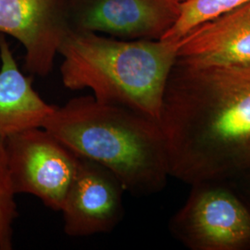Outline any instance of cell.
<instances>
[{
  "mask_svg": "<svg viewBox=\"0 0 250 250\" xmlns=\"http://www.w3.org/2000/svg\"><path fill=\"white\" fill-rule=\"evenodd\" d=\"M170 176L189 185L250 172V66H197L176 59L158 121Z\"/></svg>",
  "mask_w": 250,
  "mask_h": 250,
  "instance_id": "cell-1",
  "label": "cell"
},
{
  "mask_svg": "<svg viewBox=\"0 0 250 250\" xmlns=\"http://www.w3.org/2000/svg\"><path fill=\"white\" fill-rule=\"evenodd\" d=\"M43 127L78 157L110 170L125 192L149 196L167 184L165 140L150 117L84 96L56 107Z\"/></svg>",
  "mask_w": 250,
  "mask_h": 250,
  "instance_id": "cell-2",
  "label": "cell"
},
{
  "mask_svg": "<svg viewBox=\"0 0 250 250\" xmlns=\"http://www.w3.org/2000/svg\"><path fill=\"white\" fill-rule=\"evenodd\" d=\"M177 52V42L125 40L71 30L59 49L61 76L68 89L91 90L99 101L158 122Z\"/></svg>",
  "mask_w": 250,
  "mask_h": 250,
  "instance_id": "cell-3",
  "label": "cell"
},
{
  "mask_svg": "<svg viewBox=\"0 0 250 250\" xmlns=\"http://www.w3.org/2000/svg\"><path fill=\"white\" fill-rule=\"evenodd\" d=\"M170 231L191 250H250V208L229 182L192 185Z\"/></svg>",
  "mask_w": 250,
  "mask_h": 250,
  "instance_id": "cell-4",
  "label": "cell"
},
{
  "mask_svg": "<svg viewBox=\"0 0 250 250\" xmlns=\"http://www.w3.org/2000/svg\"><path fill=\"white\" fill-rule=\"evenodd\" d=\"M6 148L15 194L36 197L46 208L61 212L79 157L44 127L9 136Z\"/></svg>",
  "mask_w": 250,
  "mask_h": 250,
  "instance_id": "cell-5",
  "label": "cell"
},
{
  "mask_svg": "<svg viewBox=\"0 0 250 250\" xmlns=\"http://www.w3.org/2000/svg\"><path fill=\"white\" fill-rule=\"evenodd\" d=\"M179 0H67L72 30L125 40H160L176 22Z\"/></svg>",
  "mask_w": 250,
  "mask_h": 250,
  "instance_id": "cell-6",
  "label": "cell"
},
{
  "mask_svg": "<svg viewBox=\"0 0 250 250\" xmlns=\"http://www.w3.org/2000/svg\"><path fill=\"white\" fill-rule=\"evenodd\" d=\"M71 30L67 0H0V33L23 45L24 69L32 75L45 77L52 72Z\"/></svg>",
  "mask_w": 250,
  "mask_h": 250,
  "instance_id": "cell-7",
  "label": "cell"
},
{
  "mask_svg": "<svg viewBox=\"0 0 250 250\" xmlns=\"http://www.w3.org/2000/svg\"><path fill=\"white\" fill-rule=\"evenodd\" d=\"M125 192L110 170L79 157L61 210L64 232L72 237H84L112 232L124 218Z\"/></svg>",
  "mask_w": 250,
  "mask_h": 250,
  "instance_id": "cell-8",
  "label": "cell"
},
{
  "mask_svg": "<svg viewBox=\"0 0 250 250\" xmlns=\"http://www.w3.org/2000/svg\"><path fill=\"white\" fill-rule=\"evenodd\" d=\"M177 43L183 62L250 66V2L196 27Z\"/></svg>",
  "mask_w": 250,
  "mask_h": 250,
  "instance_id": "cell-9",
  "label": "cell"
},
{
  "mask_svg": "<svg viewBox=\"0 0 250 250\" xmlns=\"http://www.w3.org/2000/svg\"><path fill=\"white\" fill-rule=\"evenodd\" d=\"M0 137L43 127L57 106L46 103L33 87L32 77L19 69L9 43L0 36Z\"/></svg>",
  "mask_w": 250,
  "mask_h": 250,
  "instance_id": "cell-10",
  "label": "cell"
},
{
  "mask_svg": "<svg viewBox=\"0 0 250 250\" xmlns=\"http://www.w3.org/2000/svg\"><path fill=\"white\" fill-rule=\"evenodd\" d=\"M250 0H186L176 22L161 40L178 42L196 27L236 9Z\"/></svg>",
  "mask_w": 250,
  "mask_h": 250,
  "instance_id": "cell-11",
  "label": "cell"
},
{
  "mask_svg": "<svg viewBox=\"0 0 250 250\" xmlns=\"http://www.w3.org/2000/svg\"><path fill=\"white\" fill-rule=\"evenodd\" d=\"M15 196L9 175L6 139L0 137V250L13 249V224L19 216Z\"/></svg>",
  "mask_w": 250,
  "mask_h": 250,
  "instance_id": "cell-12",
  "label": "cell"
},
{
  "mask_svg": "<svg viewBox=\"0 0 250 250\" xmlns=\"http://www.w3.org/2000/svg\"><path fill=\"white\" fill-rule=\"evenodd\" d=\"M231 182L238 183L241 189H240V191H237V192L250 208V172L242 176L240 178L233 180Z\"/></svg>",
  "mask_w": 250,
  "mask_h": 250,
  "instance_id": "cell-13",
  "label": "cell"
},
{
  "mask_svg": "<svg viewBox=\"0 0 250 250\" xmlns=\"http://www.w3.org/2000/svg\"><path fill=\"white\" fill-rule=\"evenodd\" d=\"M180 2H184V1H186V0H179Z\"/></svg>",
  "mask_w": 250,
  "mask_h": 250,
  "instance_id": "cell-14",
  "label": "cell"
}]
</instances>
